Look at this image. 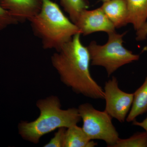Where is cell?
Wrapping results in <instances>:
<instances>
[{"label":"cell","instance_id":"obj_10","mask_svg":"<svg viewBox=\"0 0 147 147\" xmlns=\"http://www.w3.org/2000/svg\"><path fill=\"white\" fill-rule=\"evenodd\" d=\"M127 24L138 30L147 20V0H127Z\"/></svg>","mask_w":147,"mask_h":147},{"label":"cell","instance_id":"obj_7","mask_svg":"<svg viewBox=\"0 0 147 147\" xmlns=\"http://www.w3.org/2000/svg\"><path fill=\"white\" fill-rule=\"evenodd\" d=\"M75 24L81 34L84 36L96 32H105L108 34L115 31V28L100 7L93 10H83Z\"/></svg>","mask_w":147,"mask_h":147},{"label":"cell","instance_id":"obj_15","mask_svg":"<svg viewBox=\"0 0 147 147\" xmlns=\"http://www.w3.org/2000/svg\"><path fill=\"white\" fill-rule=\"evenodd\" d=\"M66 129L65 127L58 129L53 138L44 145V147H64Z\"/></svg>","mask_w":147,"mask_h":147},{"label":"cell","instance_id":"obj_8","mask_svg":"<svg viewBox=\"0 0 147 147\" xmlns=\"http://www.w3.org/2000/svg\"><path fill=\"white\" fill-rule=\"evenodd\" d=\"M43 0H0V5L18 23L30 21L42 7Z\"/></svg>","mask_w":147,"mask_h":147},{"label":"cell","instance_id":"obj_13","mask_svg":"<svg viewBox=\"0 0 147 147\" xmlns=\"http://www.w3.org/2000/svg\"><path fill=\"white\" fill-rule=\"evenodd\" d=\"M61 5L69 15V19L74 24L80 13L88 9V5L85 0H60Z\"/></svg>","mask_w":147,"mask_h":147},{"label":"cell","instance_id":"obj_17","mask_svg":"<svg viewBox=\"0 0 147 147\" xmlns=\"http://www.w3.org/2000/svg\"><path fill=\"white\" fill-rule=\"evenodd\" d=\"M136 40L138 41L144 40L147 37V20L140 29L136 31Z\"/></svg>","mask_w":147,"mask_h":147},{"label":"cell","instance_id":"obj_18","mask_svg":"<svg viewBox=\"0 0 147 147\" xmlns=\"http://www.w3.org/2000/svg\"><path fill=\"white\" fill-rule=\"evenodd\" d=\"M132 122H133V125L135 126L140 127L144 128L147 133V117L144 121L142 122L137 121L135 120Z\"/></svg>","mask_w":147,"mask_h":147},{"label":"cell","instance_id":"obj_16","mask_svg":"<svg viewBox=\"0 0 147 147\" xmlns=\"http://www.w3.org/2000/svg\"><path fill=\"white\" fill-rule=\"evenodd\" d=\"M19 24L16 19L0 5V31L9 26Z\"/></svg>","mask_w":147,"mask_h":147},{"label":"cell","instance_id":"obj_2","mask_svg":"<svg viewBox=\"0 0 147 147\" xmlns=\"http://www.w3.org/2000/svg\"><path fill=\"white\" fill-rule=\"evenodd\" d=\"M39 117L32 122L22 121L18 125L19 134L26 141L37 144L40 138L57 129L68 128L81 120L78 108L61 109L60 100L51 96L37 101Z\"/></svg>","mask_w":147,"mask_h":147},{"label":"cell","instance_id":"obj_14","mask_svg":"<svg viewBox=\"0 0 147 147\" xmlns=\"http://www.w3.org/2000/svg\"><path fill=\"white\" fill-rule=\"evenodd\" d=\"M113 147H147V133L137 132L127 139H119Z\"/></svg>","mask_w":147,"mask_h":147},{"label":"cell","instance_id":"obj_3","mask_svg":"<svg viewBox=\"0 0 147 147\" xmlns=\"http://www.w3.org/2000/svg\"><path fill=\"white\" fill-rule=\"evenodd\" d=\"M29 21L45 49L59 50L75 35L81 34L76 24L51 0H43L39 12Z\"/></svg>","mask_w":147,"mask_h":147},{"label":"cell","instance_id":"obj_6","mask_svg":"<svg viewBox=\"0 0 147 147\" xmlns=\"http://www.w3.org/2000/svg\"><path fill=\"white\" fill-rule=\"evenodd\" d=\"M103 91L105 100L104 111L119 122H124L131 109L134 94L121 90L115 76L105 82Z\"/></svg>","mask_w":147,"mask_h":147},{"label":"cell","instance_id":"obj_11","mask_svg":"<svg viewBox=\"0 0 147 147\" xmlns=\"http://www.w3.org/2000/svg\"><path fill=\"white\" fill-rule=\"evenodd\" d=\"M97 143L90 140L82 127L77 125L66 129L64 147H94Z\"/></svg>","mask_w":147,"mask_h":147},{"label":"cell","instance_id":"obj_4","mask_svg":"<svg viewBox=\"0 0 147 147\" xmlns=\"http://www.w3.org/2000/svg\"><path fill=\"white\" fill-rule=\"evenodd\" d=\"M125 34L116 31L108 34V41L104 45L92 41L87 47L91 65L104 67L110 76L123 66L138 60L139 55L133 54L123 45Z\"/></svg>","mask_w":147,"mask_h":147},{"label":"cell","instance_id":"obj_1","mask_svg":"<svg viewBox=\"0 0 147 147\" xmlns=\"http://www.w3.org/2000/svg\"><path fill=\"white\" fill-rule=\"evenodd\" d=\"M81 35H75L56 50L51 63L61 82L74 92L94 99H104L103 89L91 75L89 52L81 42Z\"/></svg>","mask_w":147,"mask_h":147},{"label":"cell","instance_id":"obj_9","mask_svg":"<svg viewBox=\"0 0 147 147\" xmlns=\"http://www.w3.org/2000/svg\"><path fill=\"white\" fill-rule=\"evenodd\" d=\"M115 28H119L127 24V0H109L103 2L100 7Z\"/></svg>","mask_w":147,"mask_h":147},{"label":"cell","instance_id":"obj_19","mask_svg":"<svg viewBox=\"0 0 147 147\" xmlns=\"http://www.w3.org/2000/svg\"><path fill=\"white\" fill-rule=\"evenodd\" d=\"M109 1V0H101V1H102V2H105L107 1Z\"/></svg>","mask_w":147,"mask_h":147},{"label":"cell","instance_id":"obj_5","mask_svg":"<svg viewBox=\"0 0 147 147\" xmlns=\"http://www.w3.org/2000/svg\"><path fill=\"white\" fill-rule=\"evenodd\" d=\"M78 110L83 121L82 128L89 139L102 140L108 147H113L120 138L113 118L104 110H96L88 102L79 105Z\"/></svg>","mask_w":147,"mask_h":147},{"label":"cell","instance_id":"obj_12","mask_svg":"<svg viewBox=\"0 0 147 147\" xmlns=\"http://www.w3.org/2000/svg\"><path fill=\"white\" fill-rule=\"evenodd\" d=\"M133 94L132 105L126 119L128 122L133 121L137 117L147 112V76Z\"/></svg>","mask_w":147,"mask_h":147}]
</instances>
